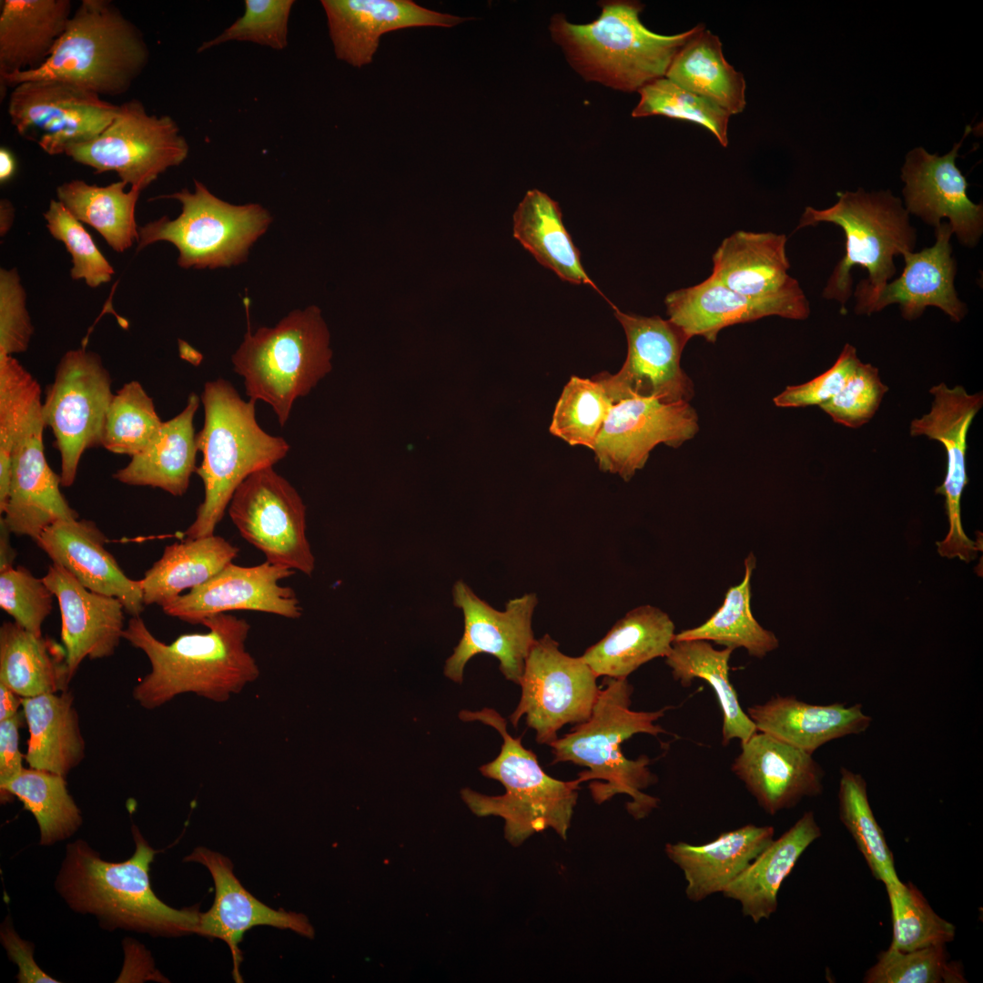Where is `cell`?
Wrapping results in <instances>:
<instances>
[{
	"instance_id": "484cf974",
	"label": "cell",
	"mask_w": 983,
	"mask_h": 983,
	"mask_svg": "<svg viewBox=\"0 0 983 983\" xmlns=\"http://www.w3.org/2000/svg\"><path fill=\"white\" fill-rule=\"evenodd\" d=\"M731 769L770 815L823 791L824 771L811 754L758 731L741 743Z\"/></svg>"
},
{
	"instance_id": "7c38bea8",
	"label": "cell",
	"mask_w": 983,
	"mask_h": 983,
	"mask_svg": "<svg viewBox=\"0 0 983 983\" xmlns=\"http://www.w3.org/2000/svg\"><path fill=\"white\" fill-rule=\"evenodd\" d=\"M100 356L81 348L66 351L46 390L42 416L60 453L62 487L76 477L83 453L102 446L106 412L114 393Z\"/></svg>"
},
{
	"instance_id": "7a4b0ae2",
	"label": "cell",
	"mask_w": 983,
	"mask_h": 983,
	"mask_svg": "<svg viewBox=\"0 0 983 983\" xmlns=\"http://www.w3.org/2000/svg\"><path fill=\"white\" fill-rule=\"evenodd\" d=\"M603 686L590 718L550 744L552 764L572 762L587 767L578 778L581 783L592 781L589 789L596 804L625 794L632 798L626 804L627 811L641 819L657 807L658 799L643 792L656 782V777L648 767L647 756L628 759L621 745L636 734L657 736L666 733L654 723L670 707L654 712L632 710L633 688L627 678L605 677Z\"/></svg>"
},
{
	"instance_id": "be15d7a7",
	"label": "cell",
	"mask_w": 983,
	"mask_h": 983,
	"mask_svg": "<svg viewBox=\"0 0 983 983\" xmlns=\"http://www.w3.org/2000/svg\"><path fill=\"white\" fill-rule=\"evenodd\" d=\"M22 706V697L6 685L0 684V721L17 714Z\"/></svg>"
},
{
	"instance_id": "d6a6232c",
	"label": "cell",
	"mask_w": 983,
	"mask_h": 983,
	"mask_svg": "<svg viewBox=\"0 0 983 983\" xmlns=\"http://www.w3.org/2000/svg\"><path fill=\"white\" fill-rule=\"evenodd\" d=\"M200 401L196 393H191L184 410L163 421L145 450L131 457L128 464L117 471L113 478L127 485L149 486L173 496L184 495L197 469L198 449L194 417Z\"/></svg>"
},
{
	"instance_id": "11a10c76",
	"label": "cell",
	"mask_w": 983,
	"mask_h": 983,
	"mask_svg": "<svg viewBox=\"0 0 983 983\" xmlns=\"http://www.w3.org/2000/svg\"><path fill=\"white\" fill-rule=\"evenodd\" d=\"M54 593L43 578L18 566L0 572V607L25 630L42 636V625L52 611Z\"/></svg>"
},
{
	"instance_id": "e0dca14e",
	"label": "cell",
	"mask_w": 983,
	"mask_h": 983,
	"mask_svg": "<svg viewBox=\"0 0 983 983\" xmlns=\"http://www.w3.org/2000/svg\"><path fill=\"white\" fill-rule=\"evenodd\" d=\"M119 106L81 86L59 80H28L12 88L8 116L24 138L48 155L66 154L71 147L99 136Z\"/></svg>"
},
{
	"instance_id": "816d5d0a",
	"label": "cell",
	"mask_w": 983,
	"mask_h": 983,
	"mask_svg": "<svg viewBox=\"0 0 983 983\" xmlns=\"http://www.w3.org/2000/svg\"><path fill=\"white\" fill-rule=\"evenodd\" d=\"M965 978L959 965L948 960L945 946L901 951L888 948L871 967L866 983H957Z\"/></svg>"
},
{
	"instance_id": "277c9868",
	"label": "cell",
	"mask_w": 983,
	"mask_h": 983,
	"mask_svg": "<svg viewBox=\"0 0 983 983\" xmlns=\"http://www.w3.org/2000/svg\"><path fill=\"white\" fill-rule=\"evenodd\" d=\"M599 5L600 16L589 24H573L563 15H553L551 35L584 79L623 92L639 91L664 77L676 53L705 28L700 24L677 35H659L641 22L640 2L613 0Z\"/></svg>"
},
{
	"instance_id": "603a6c76",
	"label": "cell",
	"mask_w": 983,
	"mask_h": 983,
	"mask_svg": "<svg viewBox=\"0 0 983 983\" xmlns=\"http://www.w3.org/2000/svg\"><path fill=\"white\" fill-rule=\"evenodd\" d=\"M295 571L268 561L254 566L230 562L187 593L162 606L163 612L192 624L231 611L246 610L299 619L302 608L292 588L279 583Z\"/></svg>"
},
{
	"instance_id": "680465c9",
	"label": "cell",
	"mask_w": 983,
	"mask_h": 983,
	"mask_svg": "<svg viewBox=\"0 0 983 983\" xmlns=\"http://www.w3.org/2000/svg\"><path fill=\"white\" fill-rule=\"evenodd\" d=\"M860 361L856 347L846 343L831 368L806 383L787 386L774 403L781 408L820 406L842 389Z\"/></svg>"
},
{
	"instance_id": "4fadbf2b",
	"label": "cell",
	"mask_w": 983,
	"mask_h": 983,
	"mask_svg": "<svg viewBox=\"0 0 983 983\" xmlns=\"http://www.w3.org/2000/svg\"><path fill=\"white\" fill-rule=\"evenodd\" d=\"M188 152L172 117L150 115L134 98L119 105L99 136L71 147L65 155L96 173L116 172L121 181L142 191L167 169L180 165Z\"/></svg>"
},
{
	"instance_id": "30bf717a",
	"label": "cell",
	"mask_w": 983,
	"mask_h": 983,
	"mask_svg": "<svg viewBox=\"0 0 983 983\" xmlns=\"http://www.w3.org/2000/svg\"><path fill=\"white\" fill-rule=\"evenodd\" d=\"M329 333L316 306L296 309L275 327L249 328L231 360L247 396L268 403L280 426L295 400L306 396L331 370Z\"/></svg>"
},
{
	"instance_id": "4316f807",
	"label": "cell",
	"mask_w": 983,
	"mask_h": 983,
	"mask_svg": "<svg viewBox=\"0 0 983 983\" xmlns=\"http://www.w3.org/2000/svg\"><path fill=\"white\" fill-rule=\"evenodd\" d=\"M43 579L58 601L61 640L72 679L84 659L114 654L123 638L126 611L120 600L90 591L56 562Z\"/></svg>"
},
{
	"instance_id": "ffe728a7",
	"label": "cell",
	"mask_w": 983,
	"mask_h": 983,
	"mask_svg": "<svg viewBox=\"0 0 983 983\" xmlns=\"http://www.w3.org/2000/svg\"><path fill=\"white\" fill-rule=\"evenodd\" d=\"M452 597L454 605L463 613L464 631L445 662V676L461 684L469 660L488 654L499 660L505 679L520 684L525 660L535 641L532 616L538 603L536 594L530 593L510 600L503 612L478 597L462 581L454 583Z\"/></svg>"
},
{
	"instance_id": "7dc6e473",
	"label": "cell",
	"mask_w": 983,
	"mask_h": 983,
	"mask_svg": "<svg viewBox=\"0 0 983 983\" xmlns=\"http://www.w3.org/2000/svg\"><path fill=\"white\" fill-rule=\"evenodd\" d=\"M613 404L593 377L572 376L555 405L549 431L571 446L593 451Z\"/></svg>"
},
{
	"instance_id": "44dd1931",
	"label": "cell",
	"mask_w": 983,
	"mask_h": 983,
	"mask_svg": "<svg viewBox=\"0 0 983 983\" xmlns=\"http://www.w3.org/2000/svg\"><path fill=\"white\" fill-rule=\"evenodd\" d=\"M970 131L967 126L962 139L944 156L930 154L922 147L910 150L901 168V179L905 183L904 207L909 215L934 228L947 218L959 243L974 248L983 234V205L968 198L969 184L956 165L958 149Z\"/></svg>"
},
{
	"instance_id": "bcb514c9",
	"label": "cell",
	"mask_w": 983,
	"mask_h": 983,
	"mask_svg": "<svg viewBox=\"0 0 983 983\" xmlns=\"http://www.w3.org/2000/svg\"><path fill=\"white\" fill-rule=\"evenodd\" d=\"M838 811L874 877L885 886L898 882L893 853L868 801L866 782L846 767L840 768Z\"/></svg>"
},
{
	"instance_id": "f6af8a7d",
	"label": "cell",
	"mask_w": 983,
	"mask_h": 983,
	"mask_svg": "<svg viewBox=\"0 0 983 983\" xmlns=\"http://www.w3.org/2000/svg\"><path fill=\"white\" fill-rule=\"evenodd\" d=\"M1 800L17 797L35 816L40 843L50 845L72 836L82 823L80 810L69 795L65 776L35 768H24L0 787Z\"/></svg>"
},
{
	"instance_id": "f5cc1de1",
	"label": "cell",
	"mask_w": 983,
	"mask_h": 983,
	"mask_svg": "<svg viewBox=\"0 0 983 983\" xmlns=\"http://www.w3.org/2000/svg\"><path fill=\"white\" fill-rule=\"evenodd\" d=\"M44 218L50 234L63 242L72 256L70 275L73 279H84L90 288L111 280L115 274L113 267L82 223L60 201L52 199Z\"/></svg>"
},
{
	"instance_id": "f546056e",
	"label": "cell",
	"mask_w": 983,
	"mask_h": 983,
	"mask_svg": "<svg viewBox=\"0 0 983 983\" xmlns=\"http://www.w3.org/2000/svg\"><path fill=\"white\" fill-rule=\"evenodd\" d=\"M664 303L668 319L690 339L702 336L708 342H715L721 329L735 324L768 316L803 320L810 314L809 305L745 297L712 275L697 285L669 293Z\"/></svg>"
},
{
	"instance_id": "4dcf8cb0",
	"label": "cell",
	"mask_w": 983,
	"mask_h": 983,
	"mask_svg": "<svg viewBox=\"0 0 983 983\" xmlns=\"http://www.w3.org/2000/svg\"><path fill=\"white\" fill-rule=\"evenodd\" d=\"M747 715L758 732L811 755L828 742L864 733L872 723L860 704H811L781 695L748 707Z\"/></svg>"
},
{
	"instance_id": "3957f363",
	"label": "cell",
	"mask_w": 983,
	"mask_h": 983,
	"mask_svg": "<svg viewBox=\"0 0 983 983\" xmlns=\"http://www.w3.org/2000/svg\"><path fill=\"white\" fill-rule=\"evenodd\" d=\"M136 849L123 862L103 860L86 842L69 844L56 885L69 907L92 914L107 928H123L153 936L194 933L199 912L176 909L154 893L149 866L156 851L137 827Z\"/></svg>"
},
{
	"instance_id": "7402d4cb",
	"label": "cell",
	"mask_w": 983,
	"mask_h": 983,
	"mask_svg": "<svg viewBox=\"0 0 983 983\" xmlns=\"http://www.w3.org/2000/svg\"><path fill=\"white\" fill-rule=\"evenodd\" d=\"M953 233L948 222L935 228L933 246L902 255L901 275L876 291H854L855 313L870 316L897 304L906 320L918 319L927 307L941 309L954 322H960L968 308L955 288L957 263L952 255Z\"/></svg>"
},
{
	"instance_id": "2e32d148",
	"label": "cell",
	"mask_w": 983,
	"mask_h": 983,
	"mask_svg": "<svg viewBox=\"0 0 983 983\" xmlns=\"http://www.w3.org/2000/svg\"><path fill=\"white\" fill-rule=\"evenodd\" d=\"M611 307L624 330L627 355L618 372L603 371L593 378L612 402L634 397L689 402L694 385L681 368L682 352L690 339L686 333L669 319L624 313L613 304Z\"/></svg>"
},
{
	"instance_id": "8992f818",
	"label": "cell",
	"mask_w": 983,
	"mask_h": 983,
	"mask_svg": "<svg viewBox=\"0 0 983 983\" xmlns=\"http://www.w3.org/2000/svg\"><path fill=\"white\" fill-rule=\"evenodd\" d=\"M41 388L20 363L0 375V442L13 443L11 479L1 518L10 532L36 542L60 520L78 519L60 491L61 479L44 452Z\"/></svg>"
},
{
	"instance_id": "d6986e66",
	"label": "cell",
	"mask_w": 983,
	"mask_h": 983,
	"mask_svg": "<svg viewBox=\"0 0 983 983\" xmlns=\"http://www.w3.org/2000/svg\"><path fill=\"white\" fill-rule=\"evenodd\" d=\"M933 396L930 410L914 419L909 427L912 437L925 436L945 448L947 471L943 483L936 488L945 498V511L949 529L945 539L937 542L943 557H958L967 562L982 550L965 533L961 522V496L968 482L967 474V438L969 427L983 405L981 391L968 393L960 385L949 388L941 382L930 388Z\"/></svg>"
},
{
	"instance_id": "5b68a950",
	"label": "cell",
	"mask_w": 983,
	"mask_h": 983,
	"mask_svg": "<svg viewBox=\"0 0 983 983\" xmlns=\"http://www.w3.org/2000/svg\"><path fill=\"white\" fill-rule=\"evenodd\" d=\"M200 400L204 426L197 434L202 462L196 473L204 484V501L187 538L215 534L239 484L254 471L273 467L286 457L289 444L266 432L256 419V401L243 400L224 379L205 384Z\"/></svg>"
},
{
	"instance_id": "e7e4bbea",
	"label": "cell",
	"mask_w": 983,
	"mask_h": 983,
	"mask_svg": "<svg viewBox=\"0 0 983 983\" xmlns=\"http://www.w3.org/2000/svg\"><path fill=\"white\" fill-rule=\"evenodd\" d=\"M15 170V160L11 153L5 147L0 148V182L5 183L9 180Z\"/></svg>"
},
{
	"instance_id": "5bb4252c",
	"label": "cell",
	"mask_w": 983,
	"mask_h": 983,
	"mask_svg": "<svg viewBox=\"0 0 983 983\" xmlns=\"http://www.w3.org/2000/svg\"><path fill=\"white\" fill-rule=\"evenodd\" d=\"M597 678L582 656L564 654L546 633L530 649L519 684L520 702L509 720L517 727L525 716L536 742L550 745L562 726L590 718L601 689Z\"/></svg>"
},
{
	"instance_id": "6125c7cd",
	"label": "cell",
	"mask_w": 983,
	"mask_h": 983,
	"mask_svg": "<svg viewBox=\"0 0 983 983\" xmlns=\"http://www.w3.org/2000/svg\"><path fill=\"white\" fill-rule=\"evenodd\" d=\"M11 534L5 522L0 518V572L13 568L17 556L16 551L11 544Z\"/></svg>"
},
{
	"instance_id": "f35d334b",
	"label": "cell",
	"mask_w": 983,
	"mask_h": 983,
	"mask_svg": "<svg viewBox=\"0 0 983 983\" xmlns=\"http://www.w3.org/2000/svg\"><path fill=\"white\" fill-rule=\"evenodd\" d=\"M71 681L64 646L15 622L0 627V684L22 698L67 690Z\"/></svg>"
},
{
	"instance_id": "8d00e7d4",
	"label": "cell",
	"mask_w": 983,
	"mask_h": 983,
	"mask_svg": "<svg viewBox=\"0 0 983 983\" xmlns=\"http://www.w3.org/2000/svg\"><path fill=\"white\" fill-rule=\"evenodd\" d=\"M21 707L29 731L25 755L29 767L66 776L86 750L72 694L22 698Z\"/></svg>"
},
{
	"instance_id": "db71d44e",
	"label": "cell",
	"mask_w": 983,
	"mask_h": 983,
	"mask_svg": "<svg viewBox=\"0 0 983 983\" xmlns=\"http://www.w3.org/2000/svg\"><path fill=\"white\" fill-rule=\"evenodd\" d=\"M294 4L293 0H246L243 15L215 38L203 42L198 52L231 41L283 50L288 45L289 20Z\"/></svg>"
},
{
	"instance_id": "c3c4849f",
	"label": "cell",
	"mask_w": 983,
	"mask_h": 983,
	"mask_svg": "<svg viewBox=\"0 0 983 983\" xmlns=\"http://www.w3.org/2000/svg\"><path fill=\"white\" fill-rule=\"evenodd\" d=\"M162 423L152 398L138 381L131 380L112 397L102 447L113 453L133 457L145 450Z\"/></svg>"
},
{
	"instance_id": "681fc988",
	"label": "cell",
	"mask_w": 983,
	"mask_h": 983,
	"mask_svg": "<svg viewBox=\"0 0 983 983\" xmlns=\"http://www.w3.org/2000/svg\"><path fill=\"white\" fill-rule=\"evenodd\" d=\"M885 887L893 926L889 948L910 951L946 946L954 939L955 926L939 917L914 885L899 880Z\"/></svg>"
},
{
	"instance_id": "1f68e13d",
	"label": "cell",
	"mask_w": 983,
	"mask_h": 983,
	"mask_svg": "<svg viewBox=\"0 0 983 983\" xmlns=\"http://www.w3.org/2000/svg\"><path fill=\"white\" fill-rule=\"evenodd\" d=\"M771 826L745 825L703 844L668 843L667 856L683 871L685 895L694 902L723 892L772 842Z\"/></svg>"
},
{
	"instance_id": "cb8c5ba5",
	"label": "cell",
	"mask_w": 983,
	"mask_h": 983,
	"mask_svg": "<svg viewBox=\"0 0 983 983\" xmlns=\"http://www.w3.org/2000/svg\"><path fill=\"white\" fill-rule=\"evenodd\" d=\"M185 861L203 865L209 871L215 886L213 905L207 912L199 913L194 934L218 938L228 945L237 982H242L239 972L242 956L238 945L250 928L271 926L313 937V927L305 915L273 909L252 896L235 876L233 864L227 856L200 846L187 856Z\"/></svg>"
},
{
	"instance_id": "ac0fdd59",
	"label": "cell",
	"mask_w": 983,
	"mask_h": 983,
	"mask_svg": "<svg viewBox=\"0 0 983 983\" xmlns=\"http://www.w3.org/2000/svg\"><path fill=\"white\" fill-rule=\"evenodd\" d=\"M699 430L695 410L688 401L665 403L634 397L613 403L593 448L603 472L628 481L643 469L659 444L677 448Z\"/></svg>"
},
{
	"instance_id": "9c48e42d",
	"label": "cell",
	"mask_w": 983,
	"mask_h": 983,
	"mask_svg": "<svg viewBox=\"0 0 983 983\" xmlns=\"http://www.w3.org/2000/svg\"><path fill=\"white\" fill-rule=\"evenodd\" d=\"M832 207L816 209L806 207L796 230L819 223H832L845 233V255L835 266L822 296L839 303L840 312L853 295L852 269H866L867 278L860 280L855 291L870 292L886 285L897 272L896 256L913 251L917 230L902 200L890 190L837 193Z\"/></svg>"
},
{
	"instance_id": "b9f144b4",
	"label": "cell",
	"mask_w": 983,
	"mask_h": 983,
	"mask_svg": "<svg viewBox=\"0 0 983 983\" xmlns=\"http://www.w3.org/2000/svg\"><path fill=\"white\" fill-rule=\"evenodd\" d=\"M733 649H714L709 641L701 639L674 640L665 663L672 675L682 686L689 687L694 679L708 683L719 703L722 715V745L734 739L745 742L757 729L739 703L729 679V659Z\"/></svg>"
},
{
	"instance_id": "60d3db41",
	"label": "cell",
	"mask_w": 983,
	"mask_h": 983,
	"mask_svg": "<svg viewBox=\"0 0 983 983\" xmlns=\"http://www.w3.org/2000/svg\"><path fill=\"white\" fill-rule=\"evenodd\" d=\"M664 77L730 115L745 107L743 74L725 58L719 37L705 28L676 53Z\"/></svg>"
},
{
	"instance_id": "8fae6325",
	"label": "cell",
	"mask_w": 983,
	"mask_h": 983,
	"mask_svg": "<svg viewBox=\"0 0 983 983\" xmlns=\"http://www.w3.org/2000/svg\"><path fill=\"white\" fill-rule=\"evenodd\" d=\"M195 189L157 198L180 202L175 219L163 216L139 228L137 251L157 241L172 243L178 250L177 264L184 269H217L246 260L250 247L271 222L269 211L259 204L233 205L212 194L201 182Z\"/></svg>"
},
{
	"instance_id": "836d02e7",
	"label": "cell",
	"mask_w": 983,
	"mask_h": 983,
	"mask_svg": "<svg viewBox=\"0 0 983 983\" xmlns=\"http://www.w3.org/2000/svg\"><path fill=\"white\" fill-rule=\"evenodd\" d=\"M72 14L70 0L1 1L0 79L40 67Z\"/></svg>"
},
{
	"instance_id": "91938a15",
	"label": "cell",
	"mask_w": 983,
	"mask_h": 983,
	"mask_svg": "<svg viewBox=\"0 0 983 983\" xmlns=\"http://www.w3.org/2000/svg\"><path fill=\"white\" fill-rule=\"evenodd\" d=\"M1 940L10 959L18 968V982H58L39 968L34 959L33 945L22 939L9 921H6L2 927Z\"/></svg>"
},
{
	"instance_id": "6f0895ef",
	"label": "cell",
	"mask_w": 983,
	"mask_h": 983,
	"mask_svg": "<svg viewBox=\"0 0 983 983\" xmlns=\"http://www.w3.org/2000/svg\"><path fill=\"white\" fill-rule=\"evenodd\" d=\"M34 333L16 269H0V356L25 352Z\"/></svg>"
},
{
	"instance_id": "94428289",
	"label": "cell",
	"mask_w": 983,
	"mask_h": 983,
	"mask_svg": "<svg viewBox=\"0 0 983 983\" xmlns=\"http://www.w3.org/2000/svg\"><path fill=\"white\" fill-rule=\"evenodd\" d=\"M21 714L0 721V787L16 776L23 767V755L19 749Z\"/></svg>"
},
{
	"instance_id": "9a60e30c",
	"label": "cell",
	"mask_w": 983,
	"mask_h": 983,
	"mask_svg": "<svg viewBox=\"0 0 983 983\" xmlns=\"http://www.w3.org/2000/svg\"><path fill=\"white\" fill-rule=\"evenodd\" d=\"M227 510L240 535L266 561L312 574L315 558L306 535V506L298 491L273 467L248 476Z\"/></svg>"
},
{
	"instance_id": "f907efd6",
	"label": "cell",
	"mask_w": 983,
	"mask_h": 983,
	"mask_svg": "<svg viewBox=\"0 0 983 983\" xmlns=\"http://www.w3.org/2000/svg\"><path fill=\"white\" fill-rule=\"evenodd\" d=\"M640 101L632 116L660 115L690 121L708 129L723 147L728 144L730 114L711 101L693 94L666 77L658 78L639 91Z\"/></svg>"
},
{
	"instance_id": "6da1fadb",
	"label": "cell",
	"mask_w": 983,
	"mask_h": 983,
	"mask_svg": "<svg viewBox=\"0 0 983 983\" xmlns=\"http://www.w3.org/2000/svg\"><path fill=\"white\" fill-rule=\"evenodd\" d=\"M202 624L208 632L183 633L165 644L140 616L131 617L123 639L141 650L151 665L133 689L140 706L153 710L187 693L225 703L258 678L259 667L246 646L250 624L245 619L226 613Z\"/></svg>"
},
{
	"instance_id": "83f0119b",
	"label": "cell",
	"mask_w": 983,
	"mask_h": 983,
	"mask_svg": "<svg viewBox=\"0 0 983 983\" xmlns=\"http://www.w3.org/2000/svg\"><path fill=\"white\" fill-rule=\"evenodd\" d=\"M785 245L784 234L735 231L714 251L711 275L750 299L809 305L798 281L788 273Z\"/></svg>"
},
{
	"instance_id": "9f6ffc18",
	"label": "cell",
	"mask_w": 983,
	"mask_h": 983,
	"mask_svg": "<svg viewBox=\"0 0 983 983\" xmlns=\"http://www.w3.org/2000/svg\"><path fill=\"white\" fill-rule=\"evenodd\" d=\"M887 391L878 369L860 361L842 389L819 407L834 422L856 429L875 416Z\"/></svg>"
},
{
	"instance_id": "03108f58",
	"label": "cell",
	"mask_w": 983,
	"mask_h": 983,
	"mask_svg": "<svg viewBox=\"0 0 983 983\" xmlns=\"http://www.w3.org/2000/svg\"><path fill=\"white\" fill-rule=\"evenodd\" d=\"M15 218V208L12 203L7 199H1L0 201V233L1 236L5 235L13 224Z\"/></svg>"
},
{
	"instance_id": "d590c367",
	"label": "cell",
	"mask_w": 983,
	"mask_h": 983,
	"mask_svg": "<svg viewBox=\"0 0 983 983\" xmlns=\"http://www.w3.org/2000/svg\"><path fill=\"white\" fill-rule=\"evenodd\" d=\"M674 636V624L666 613L641 605L618 620L582 657L597 677L627 678L645 663L665 657Z\"/></svg>"
},
{
	"instance_id": "e575fe53",
	"label": "cell",
	"mask_w": 983,
	"mask_h": 983,
	"mask_svg": "<svg viewBox=\"0 0 983 983\" xmlns=\"http://www.w3.org/2000/svg\"><path fill=\"white\" fill-rule=\"evenodd\" d=\"M821 836L814 813L806 812L772 842L722 892L740 903L745 917L755 923L777 908V894L806 849Z\"/></svg>"
},
{
	"instance_id": "7bdbcfd3",
	"label": "cell",
	"mask_w": 983,
	"mask_h": 983,
	"mask_svg": "<svg viewBox=\"0 0 983 983\" xmlns=\"http://www.w3.org/2000/svg\"><path fill=\"white\" fill-rule=\"evenodd\" d=\"M126 186L121 180L97 186L73 179L57 187L56 196L77 220L93 227L120 253L139 239L135 212L141 191H125Z\"/></svg>"
},
{
	"instance_id": "ab89813d",
	"label": "cell",
	"mask_w": 983,
	"mask_h": 983,
	"mask_svg": "<svg viewBox=\"0 0 983 983\" xmlns=\"http://www.w3.org/2000/svg\"><path fill=\"white\" fill-rule=\"evenodd\" d=\"M238 552L216 534L187 538L166 546L162 556L140 580L145 605L162 607L183 591L203 584L232 562Z\"/></svg>"
},
{
	"instance_id": "f1b7e54d",
	"label": "cell",
	"mask_w": 983,
	"mask_h": 983,
	"mask_svg": "<svg viewBox=\"0 0 983 983\" xmlns=\"http://www.w3.org/2000/svg\"><path fill=\"white\" fill-rule=\"evenodd\" d=\"M106 537L86 519L60 520L48 526L35 542L53 561L85 587L121 601L125 611L140 616L145 609L140 580L128 578L106 550Z\"/></svg>"
},
{
	"instance_id": "d4e9b609",
	"label": "cell",
	"mask_w": 983,
	"mask_h": 983,
	"mask_svg": "<svg viewBox=\"0 0 983 983\" xmlns=\"http://www.w3.org/2000/svg\"><path fill=\"white\" fill-rule=\"evenodd\" d=\"M338 59L362 67L372 62L382 35L418 26L452 27L467 20L410 0H322Z\"/></svg>"
},
{
	"instance_id": "ee69618b",
	"label": "cell",
	"mask_w": 983,
	"mask_h": 983,
	"mask_svg": "<svg viewBox=\"0 0 983 983\" xmlns=\"http://www.w3.org/2000/svg\"><path fill=\"white\" fill-rule=\"evenodd\" d=\"M745 567L741 583L728 589L721 607L703 624L675 633L674 640L713 641L733 650L744 647L756 658L778 647L775 633L762 627L751 611V578L755 567L752 552L745 560Z\"/></svg>"
},
{
	"instance_id": "ba28073f",
	"label": "cell",
	"mask_w": 983,
	"mask_h": 983,
	"mask_svg": "<svg viewBox=\"0 0 983 983\" xmlns=\"http://www.w3.org/2000/svg\"><path fill=\"white\" fill-rule=\"evenodd\" d=\"M464 722H481L494 728L502 744L497 757L482 765V775L499 781L505 788L502 796H486L463 788L461 796L478 816H496L505 821L504 836L512 846H520L533 834L552 828L562 839L578 799L580 779L562 781L548 775L536 755L507 731L506 720L495 710H462Z\"/></svg>"
},
{
	"instance_id": "52a82bcc",
	"label": "cell",
	"mask_w": 983,
	"mask_h": 983,
	"mask_svg": "<svg viewBox=\"0 0 983 983\" xmlns=\"http://www.w3.org/2000/svg\"><path fill=\"white\" fill-rule=\"evenodd\" d=\"M142 32L109 0H82L46 62L0 79L1 91L28 80L67 82L100 96L127 93L149 62Z\"/></svg>"
},
{
	"instance_id": "74e56055",
	"label": "cell",
	"mask_w": 983,
	"mask_h": 983,
	"mask_svg": "<svg viewBox=\"0 0 983 983\" xmlns=\"http://www.w3.org/2000/svg\"><path fill=\"white\" fill-rule=\"evenodd\" d=\"M513 236L562 280L588 285L611 304L584 270L580 250L563 225L561 208L546 193L532 189L525 194L513 214Z\"/></svg>"
}]
</instances>
